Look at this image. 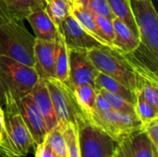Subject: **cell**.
<instances>
[{
	"instance_id": "35",
	"label": "cell",
	"mask_w": 158,
	"mask_h": 157,
	"mask_svg": "<svg viewBox=\"0 0 158 157\" xmlns=\"http://www.w3.org/2000/svg\"><path fill=\"white\" fill-rule=\"evenodd\" d=\"M112 110L108 102L106 99L97 91V95H96V101H95V111L96 112H107Z\"/></svg>"
},
{
	"instance_id": "27",
	"label": "cell",
	"mask_w": 158,
	"mask_h": 157,
	"mask_svg": "<svg viewBox=\"0 0 158 157\" xmlns=\"http://www.w3.org/2000/svg\"><path fill=\"white\" fill-rule=\"evenodd\" d=\"M81 4V6L85 8L92 15L102 16L107 19H113L115 16L113 15L107 0H76Z\"/></svg>"
},
{
	"instance_id": "38",
	"label": "cell",
	"mask_w": 158,
	"mask_h": 157,
	"mask_svg": "<svg viewBox=\"0 0 158 157\" xmlns=\"http://www.w3.org/2000/svg\"><path fill=\"white\" fill-rule=\"evenodd\" d=\"M0 157H6V156H4V155H0Z\"/></svg>"
},
{
	"instance_id": "8",
	"label": "cell",
	"mask_w": 158,
	"mask_h": 157,
	"mask_svg": "<svg viewBox=\"0 0 158 157\" xmlns=\"http://www.w3.org/2000/svg\"><path fill=\"white\" fill-rule=\"evenodd\" d=\"M130 62L135 79L134 93L136 97L144 100L155 109L158 110L157 71L137 59L132 54H124Z\"/></svg>"
},
{
	"instance_id": "4",
	"label": "cell",
	"mask_w": 158,
	"mask_h": 157,
	"mask_svg": "<svg viewBox=\"0 0 158 157\" xmlns=\"http://www.w3.org/2000/svg\"><path fill=\"white\" fill-rule=\"evenodd\" d=\"M80 157H112L117 142L94 125L84 114L76 118Z\"/></svg>"
},
{
	"instance_id": "2",
	"label": "cell",
	"mask_w": 158,
	"mask_h": 157,
	"mask_svg": "<svg viewBox=\"0 0 158 157\" xmlns=\"http://www.w3.org/2000/svg\"><path fill=\"white\" fill-rule=\"evenodd\" d=\"M38 80L34 68L0 56V105L18 103L31 93Z\"/></svg>"
},
{
	"instance_id": "39",
	"label": "cell",
	"mask_w": 158,
	"mask_h": 157,
	"mask_svg": "<svg viewBox=\"0 0 158 157\" xmlns=\"http://www.w3.org/2000/svg\"><path fill=\"white\" fill-rule=\"evenodd\" d=\"M0 143H1V137H0Z\"/></svg>"
},
{
	"instance_id": "9",
	"label": "cell",
	"mask_w": 158,
	"mask_h": 157,
	"mask_svg": "<svg viewBox=\"0 0 158 157\" xmlns=\"http://www.w3.org/2000/svg\"><path fill=\"white\" fill-rule=\"evenodd\" d=\"M1 107L5 114L6 131L19 157L27 155L31 147H35V145L31 135L19 112L17 103H7Z\"/></svg>"
},
{
	"instance_id": "19",
	"label": "cell",
	"mask_w": 158,
	"mask_h": 157,
	"mask_svg": "<svg viewBox=\"0 0 158 157\" xmlns=\"http://www.w3.org/2000/svg\"><path fill=\"white\" fill-rule=\"evenodd\" d=\"M72 91L81 111L88 118H90L95 111V101L97 95L96 89L94 86L85 84L77 86Z\"/></svg>"
},
{
	"instance_id": "22",
	"label": "cell",
	"mask_w": 158,
	"mask_h": 157,
	"mask_svg": "<svg viewBox=\"0 0 158 157\" xmlns=\"http://www.w3.org/2000/svg\"><path fill=\"white\" fill-rule=\"evenodd\" d=\"M72 15L81 24V26L86 31H88L91 34H93L99 41H101L102 43L106 44L109 48L113 49V47L109 43H107L106 41H104L100 37L99 32H98L97 28H96V25H95V22H94V16L90 12H88L85 8H83L81 6V4L79 2H77L76 0H72Z\"/></svg>"
},
{
	"instance_id": "23",
	"label": "cell",
	"mask_w": 158,
	"mask_h": 157,
	"mask_svg": "<svg viewBox=\"0 0 158 157\" xmlns=\"http://www.w3.org/2000/svg\"><path fill=\"white\" fill-rule=\"evenodd\" d=\"M129 139L134 157H153L154 148L156 147L143 130L132 133Z\"/></svg>"
},
{
	"instance_id": "24",
	"label": "cell",
	"mask_w": 158,
	"mask_h": 157,
	"mask_svg": "<svg viewBox=\"0 0 158 157\" xmlns=\"http://www.w3.org/2000/svg\"><path fill=\"white\" fill-rule=\"evenodd\" d=\"M16 20L22 21L32 11L43 8L38 0H5Z\"/></svg>"
},
{
	"instance_id": "14",
	"label": "cell",
	"mask_w": 158,
	"mask_h": 157,
	"mask_svg": "<svg viewBox=\"0 0 158 157\" xmlns=\"http://www.w3.org/2000/svg\"><path fill=\"white\" fill-rule=\"evenodd\" d=\"M30 94L37 109L43 116L49 131L57 125V119L44 79L39 78L38 81L32 87Z\"/></svg>"
},
{
	"instance_id": "26",
	"label": "cell",
	"mask_w": 158,
	"mask_h": 157,
	"mask_svg": "<svg viewBox=\"0 0 158 157\" xmlns=\"http://www.w3.org/2000/svg\"><path fill=\"white\" fill-rule=\"evenodd\" d=\"M98 91V90H96ZM108 102L110 107L112 110L117 111V112H120V113H126V114H131V115H135V109H134V105L131 104V102H129L128 100L124 99L123 97L118 95V94H114L106 91H98Z\"/></svg>"
},
{
	"instance_id": "1",
	"label": "cell",
	"mask_w": 158,
	"mask_h": 157,
	"mask_svg": "<svg viewBox=\"0 0 158 157\" xmlns=\"http://www.w3.org/2000/svg\"><path fill=\"white\" fill-rule=\"evenodd\" d=\"M137 24L140 46L131 53L155 71L158 61V15L152 0H130Z\"/></svg>"
},
{
	"instance_id": "21",
	"label": "cell",
	"mask_w": 158,
	"mask_h": 157,
	"mask_svg": "<svg viewBox=\"0 0 158 157\" xmlns=\"http://www.w3.org/2000/svg\"><path fill=\"white\" fill-rule=\"evenodd\" d=\"M44 9L58 29L61 23L72 14V0H48Z\"/></svg>"
},
{
	"instance_id": "37",
	"label": "cell",
	"mask_w": 158,
	"mask_h": 157,
	"mask_svg": "<svg viewBox=\"0 0 158 157\" xmlns=\"http://www.w3.org/2000/svg\"><path fill=\"white\" fill-rule=\"evenodd\" d=\"M153 157H158V149H157V148H154Z\"/></svg>"
},
{
	"instance_id": "30",
	"label": "cell",
	"mask_w": 158,
	"mask_h": 157,
	"mask_svg": "<svg viewBox=\"0 0 158 157\" xmlns=\"http://www.w3.org/2000/svg\"><path fill=\"white\" fill-rule=\"evenodd\" d=\"M134 109L135 115L142 124L158 118V110L155 109L152 105H150L148 103L141 98L137 97L136 103L134 105Z\"/></svg>"
},
{
	"instance_id": "20",
	"label": "cell",
	"mask_w": 158,
	"mask_h": 157,
	"mask_svg": "<svg viewBox=\"0 0 158 157\" xmlns=\"http://www.w3.org/2000/svg\"><path fill=\"white\" fill-rule=\"evenodd\" d=\"M115 18L123 21L139 37L137 24L133 16L130 0H107Z\"/></svg>"
},
{
	"instance_id": "7",
	"label": "cell",
	"mask_w": 158,
	"mask_h": 157,
	"mask_svg": "<svg viewBox=\"0 0 158 157\" xmlns=\"http://www.w3.org/2000/svg\"><path fill=\"white\" fill-rule=\"evenodd\" d=\"M89 119L117 143L129 138L132 133L142 130V123L136 115L114 110L103 113L94 111Z\"/></svg>"
},
{
	"instance_id": "13",
	"label": "cell",
	"mask_w": 158,
	"mask_h": 157,
	"mask_svg": "<svg viewBox=\"0 0 158 157\" xmlns=\"http://www.w3.org/2000/svg\"><path fill=\"white\" fill-rule=\"evenodd\" d=\"M55 41L36 38L34 43V68L41 79L55 78Z\"/></svg>"
},
{
	"instance_id": "33",
	"label": "cell",
	"mask_w": 158,
	"mask_h": 157,
	"mask_svg": "<svg viewBox=\"0 0 158 157\" xmlns=\"http://www.w3.org/2000/svg\"><path fill=\"white\" fill-rule=\"evenodd\" d=\"M11 20H16L11 9L5 0H0V25Z\"/></svg>"
},
{
	"instance_id": "31",
	"label": "cell",
	"mask_w": 158,
	"mask_h": 157,
	"mask_svg": "<svg viewBox=\"0 0 158 157\" xmlns=\"http://www.w3.org/2000/svg\"><path fill=\"white\" fill-rule=\"evenodd\" d=\"M142 130L151 141L152 144L158 149V118L142 124Z\"/></svg>"
},
{
	"instance_id": "12",
	"label": "cell",
	"mask_w": 158,
	"mask_h": 157,
	"mask_svg": "<svg viewBox=\"0 0 158 157\" xmlns=\"http://www.w3.org/2000/svg\"><path fill=\"white\" fill-rule=\"evenodd\" d=\"M17 105L19 112L26 124L36 147L45 140L47 135L48 129L45 121L34 105L30 93L22 97Z\"/></svg>"
},
{
	"instance_id": "25",
	"label": "cell",
	"mask_w": 158,
	"mask_h": 157,
	"mask_svg": "<svg viewBox=\"0 0 158 157\" xmlns=\"http://www.w3.org/2000/svg\"><path fill=\"white\" fill-rule=\"evenodd\" d=\"M45 141L48 143L53 151L56 154L58 157H63L66 155V143L63 135L62 127L57 124L52 130L47 132Z\"/></svg>"
},
{
	"instance_id": "11",
	"label": "cell",
	"mask_w": 158,
	"mask_h": 157,
	"mask_svg": "<svg viewBox=\"0 0 158 157\" xmlns=\"http://www.w3.org/2000/svg\"><path fill=\"white\" fill-rule=\"evenodd\" d=\"M58 31L63 35L69 48L90 50L102 46L108 47L106 44L99 41L88 31H86L72 14L61 23Z\"/></svg>"
},
{
	"instance_id": "29",
	"label": "cell",
	"mask_w": 158,
	"mask_h": 157,
	"mask_svg": "<svg viewBox=\"0 0 158 157\" xmlns=\"http://www.w3.org/2000/svg\"><path fill=\"white\" fill-rule=\"evenodd\" d=\"M93 16L100 37L107 43H109L115 50L113 46V42L115 39V31H114L112 19L102 16H95V15Z\"/></svg>"
},
{
	"instance_id": "40",
	"label": "cell",
	"mask_w": 158,
	"mask_h": 157,
	"mask_svg": "<svg viewBox=\"0 0 158 157\" xmlns=\"http://www.w3.org/2000/svg\"><path fill=\"white\" fill-rule=\"evenodd\" d=\"M63 157H67V156H66V155H65V156H63Z\"/></svg>"
},
{
	"instance_id": "3",
	"label": "cell",
	"mask_w": 158,
	"mask_h": 157,
	"mask_svg": "<svg viewBox=\"0 0 158 157\" xmlns=\"http://www.w3.org/2000/svg\"><path fill=\"white\" fill-rule=\"evenodd\" d=\"M35 39L21 21L3 23L0 25V56L33 68Z\"/></svg>"
},
{
	"instance_id": "10",
	"label": "cell",
	"mask_w": 158,
	"mask_h": 157,
	"mask_svg": "<svg viewBox=\"0 0 158 157\" xmlns=\"http://www.w3.org/2000/svg\"><path fill=\"white\" fill-rule=\"evenodd\" d=\"M69 49V73L68 85L73 90L80 85L94 86L99 71L88 56V50L80 48Z\"/></svg>"
},
{
	"instance_id": "17",
	"label": "cell",
	"mask_w": 158,
	"mask_h": 157,
	"mask_svg": "<svg viewBox=\"0 0 158 157\" xmlns=\"http://www.w3.org/2000/svg\"><path fill=\"white\" fill-rule=\"evenodd\" d=\"M55 43V79L68 84L69 73V49L60 31H58Z\"/></svg>"
},
{
	"instance_id": "34",
	"label": "cell",
	"mask_w": 158,
	"mask_h": 157,
	"mask_svg": "<svg viewBox=\"0 0 158 157\" xmlns=\"http://www.w3.org/2000/svg\"><path fill=\"white\" fill-rule=\"evenodd\" d=\"M35 157H58L50 147L48 143L44 140L41 144L36 146Z\"/></svg>"
},
{
	"instance_id": "16",
	"label": "cell",
	"mask_w": 158,
	"mask_h": 157,
	"mask_svg": "<svg viewBox=\"0 0 158 157\" xmlns=\"http://www.w3.org/2000/svg\"><path fill=\"white\" fill-rule=\"evenodd\" d=\"M115 39L113 42V46L116 51L122 54H131L140 46V39L134 32L120 19L114 18L112 19Z\"/></svg>"
},
{
	"instance_id": "6",
	"label": "cell",
	"mask_w": 158,
	"mask_h": 157,
	"mask_svg": "<svg viewBox=\"0 0 158 157\" xmlns=\"http://www.w3.org/2000/svg\"><path fill=\"white\" fill-rule=\"evenodd\" d=\"M44 81L50 93L57 124L60 126L75 125L77 117L83 112L77 103L72 89L67 83L55 78L44 79Z\"/></svg>"
},
{
	"instance_id": "32",
	"label": "cell",
	"mask_w": 158,
	"mask_h": 157,
	"mask_svg": "<svg viewBox=\"0 0 158 157\" xmlns=\"http://www.w3.org/2000/svg\"><path fill=\"white\" fill-rule=\"evenodd\" d=\"M112 157H134L129 138L123 139L117 143Z\"/></svg>"
},
{
	"instance_id": "18",
	"label": "cell",
	"mask_w": 158,
	"mask_h": 157,
	"mask_svg": "<svg viewBox=\"0 0 158 157\" xmlns=\"http://www.w3.org/2000/svg\"><path fill=\"white\" fill-rule=\"evenodd\" d=\"M94 88L98 91L101 90V91H106L114 94H118L123 97L124 99L128 100L133 105H135L136 103L137 97H136L135 93L132 90H131L130 88H128L127 86H125L118 81L104 73L99 72L98 75L96 76L95 81H94Z\"/></svg>"
},
{
	"instance_id": "15",
	"label": "cell",
	"mask_w": 158,
	"mask_h": 157,
	"mask_svg": "<svg viewBox=\"0 0 158 157\" xmlns=\"http://www.w3.org/2000/svg\"><path fill=\"white\" fill-rule=\"evenodd\" d=\"M26 19L32 28L35 38L51 42L56 40L59 31L44 8L32 11Z\"/></svg>"
},
{
	"instance_id": "28",
	"label": "cell",
	"mask_w": 158,
	"mask_h": 157,
	"mask_svg": "<svg viewBox=\"0 0 158 157\" xmlns=\"http://www.w3.org/2000/svg\"><path fill=\"white\" fill-rule=\"evenodd\" d=\"M61 127L63 129V135L66 143V156L80 157L76 126L73 124H68L66 126Z\"/></svg>"
},
{
	"instance_id": "5",
	"label": "cell",
	"mask_w": 158,
	"mask_h": 157,
	"mask_svg": "<svg viewBox=\"0 0 158 157\" xmlns=\"http://www.w3.org/2000/svg\"><path fill=\"white\" fill-rule=\"evenodd\" d=\"M88 56L99 72L118 81L134 92V73L124 54L102 46L88 50Z\"/></svg>"
},
{
	"instance_id": "36",
	"label": "cell",
	"mask_w": 158,
	"mask_h": 157,
	"mask_svg": "<svg viewBox=\"0 0 158 157\" xmlns=\"http://www.w3.org/2000/svg\"><path fill=\"white\" fill-rule=\"evenodd\" d=\"M38 1H39L41 6H42L43 8H44V6H45V5H46V3H47L48 0H38Z\"/></svg>"
}]
</instances>
